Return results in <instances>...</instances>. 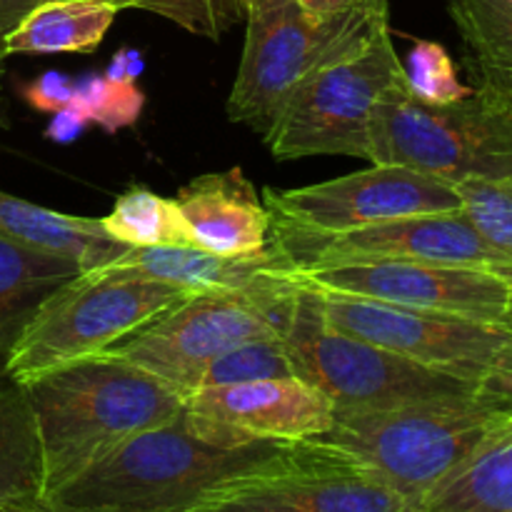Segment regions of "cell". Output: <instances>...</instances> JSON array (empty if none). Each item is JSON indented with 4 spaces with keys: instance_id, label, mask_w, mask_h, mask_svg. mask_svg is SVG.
Instances as JSON below:
<instances>
[{
    "instance_id": "cell-7",
    "label": "cell",
    "mask_w": 512,
    "mask_h": 512,
    "mask_svg": "<svg viewBox=\"0 0 512 512\" xmlns=\"http://www.w3.org/2000/svg\"><path fill=\"white\" fill-rule=\"evenodd\" d=\"M285 345L298 378L318 388L335 410H395L495 388L428 368L333 328L325 318L320 293L305 285H298Z\"/></svg>"
},
{
    "instance_id": "cell-31",
    "label": "cell",
    "mask_w": 512,
    "mask_h": 512,
    "mask_svg": "<svg viewBox=\"0 0 512 512\" xmlns=\"http://www.w3.org/2000/svg\"><path fill=\"white\" fill-rule=\"evenodd\" d=\"M85 125H88V118H85V115L80 113V110L75 108L73 103H70L68 108L53 113L48 128H45V138L53 140V143L68 145V143H73V140H78L80 135H83Z\"/></svg>"
},
{
    "instance_id": "cell-18",
    "label": "cell",
    "mask_w": 512,
    "mask_h": 512,
    "mask_svg": "<svg viewBox=\"0 0 512 512\" xmlns=\"http://www.w3.org/2000/svg\"><path fill=\"white\" fill-rule=\"evenodd\" d=\"M0 233L33 248L68 258L83 270L113 263L128 250L103 230L100 218L65 215L58 210L40 208L23 198L0 190Z\"/></svg>"
},
{
    "instance_id": "cell-8",
    "label": "cell",
    "mask_w": 512,
    "mask_h": 512,
    "mask_svg": "<svg viewBox=\"0 0 512 512\" xmlns=\"http://www.w3.org/2000/svg\"><path fill=\"white\" fill-rule=\"evenodd\" d=\"M298 283L283 278L253 293H198L158 315L108 353L138 365L178 390H198L205 368L220 355L258 338H285Z\"/></svg>"
},
{
    "instance_id": "cell-9",
    "label": "cell",
    "mask_w": 512,
    "mask_h": 512,
    "mask_svg": "<svg viewBox=\"0 0 512 512\" xmlns=\"http://www.w3.org/2000/svg\"><path fill=\"white\" fill-rule=\"evenodd\" d=\"M188 512H423L370 465L333 443H283L263 463L213 485Z\"/></svg>"
},
{
    "instance_id": "cell-17",
    "label": "cell",
    "mask_w": 512,
    "mask_h": 512,
    "mask_svg": "<svg viewBox=\"0 0 512 512\" xmlns=\"http://www.w3.org/2000/svg\"><path fill=\"white\" fill-rule=\"evenodd\" d=\"M110 268L130 270L143 278L175 285L188 293H253L288 278V268L273 248L260 255L225 258L195 245L128 248Z\"/></svg>"
},
{
    "instance_id": "cell-4",
    "label": "cell",
    "mask_w": 512,
    "mask_h": 512,
    "mask_svg": "<svg viewBox=\"0 0 512 512\" xmlns=\"http://www.w3.org/2000/svg\"><path fill=\"white\" fill-rule=\"evenodd\" d=\"M388 0L313 13L298 0H250L245 45L228 98L233 123L268 138L293 90L310 75L363 48L390 25Z\"/></svg>"
},
{
    "instance_id": "cell-1",
    "label": "cell",
    "mask_w": 512,
    "mask_h": 512,
    "mask_svg": "<svg viewBox=\"0 0 512 512\" xmlns=\"http://www.w3.org/2000/svg\"><path fill=\"white\" fill-rule=\"evenodd\" d=\"M43 455V498L133 435L183 415L185 398L113 353L23 385Z\"/></svg>"
},
{
    "instance_id": "cell-6",
    "label": "cell",
    "mask_w": 512,
    "mask_h": 512,
    "mask_svg": "<svg viewBox=\"0 0 512 512\" xmlns=\"http://www.w3.org/2000/svg\"><path fill=\"white\" fill-rule=\"evenodd\" d=\"M190 295L110 265L80 270L25 325L3 363L5 378L23 388L65 365L108 353Z\"/></svg>"
},
{
    "instance_id": "cell-27",
    "label": "cell",
    "mask_w": 512,
    "mask_h": 512,
    "mask_svg": "<svg viewBox=\"0 0 512 512\" xmlns=\"http://www.w3.org/2000/svg\"><path fill=\"white\" fill-rule=\"evenodd\" d=\"M403 70L410 95L425 105H450L473 93L460 80L453 55L435 40H415Z\"/></svg>"
},
{
    "instance_id": "cell-3",
    "label": "cell",
    "mask_w": 512,
    "mask_h": 512,
    "mask_svg": "<svg viewBox=\"0 0 512 512\" xmlns=\"http://www.w3.org/2000/svg\"><path fill=\"white\" fill-rule=\"evenodd\" d=\"M283 443L220 448L185 415L143 430L50 490L40 512H188L213 485L263 463Z\"/></svg>"
},
{
    "instance_id": "cell-32",
    "label": "cell",
    "mask_w": 512,
    "mask_h": 512,
    "mask_svg": "<svg viewBox=\"0 0 512 512\" xmlns=\"http://www.w3.org/2000/svg\"><path fill=\"white\" fill-rule=\"evenodd\" d=\"M43 3H58V0H0V45L3 38L30 13L33 8ZM120 8H123V0H118Z\"/></svg>"
},
{
    "instance_id": "cell-30",
    "label": "cell",
    "mask_w": 512,
    "mask_h": 512,
    "mask_svg": "<svg viewBox=\"0 0 512 512\" xmlns=\"http://www.w3.org/2000/svg\"><path fill=\"white\" fill-rule=\"evenodd\" d=\"M20 98L38 113H58V110L68 108L75 98V80L60 70H48L40 78L30 80L20 88Z\"/></svg>"
},
{
    "instance_id": "cell-11",
    "label": "cell",
    "mask_w": 512,
    "mask_h": 512,
    "mask_svg": "<svg viewBox=\"0 0 512 512\" xmlns=\"http://www.w3.org/2000/svg\"><path fill=\"white\" fill-rule=\"evenodd\" d=\"M318 293L325 318L333 328L418 360L428 368L512 390V323H485L398 308L353 295Z\"/></svg>"
},
{
    "instance_id": "cell-33",
    "label": "cell",
    "mask_w": 512,
    "mask_h": 512,
    "mask_svg": "<svg viewBox=\"0 0 512 512\" xmlns=\"http://www.w3.org/2000/svg\"><path fill=\"white\" fill-rule=\"evenodd\" d=\"M303 8L313 10V13H335V10L353 8V5L363 3V0H298Z\"/></svg>"
},
{
    "instance_id": "cell-12",
    "label": "cell",
    "mask_w": 512,
    "mask_h": 512,
    "mask_svg": "<svg viewBox=\"0 0 512 512\" xmlns=\"http://www.w3.org/2000/svg\"><path fill=\"white\" fill-rule=\"evenodd\" d=\"M268 245L288 273L350 263H438L493 270L512 278V260L485 243L463 213L410 215L345 233H310L270 223Z\"/></svg>"
},
{
    "instance_id": "cell-28",
    "label": "cell",
    "mask_w": 512,
    "mask_h": 512,
    "mask_svg": "<svg viewBox=\"0 0 512 512\" xmlns=\"http://www.w3.org/2000/svg\"><path fill=\"white\" fill-rule=\"evenodd\" d=\"M73 105L88 118V123L100 125L105 133L138 123L145 108V93L138 83H118L105 73H90L75 80Z\"/></svg>"
},
{
    "instance_id": "cell-20",
    "label": "cell",
    "mask_w": 512,
    "mask_h": 512,
    "mask_svg": "<svg viewBox=\"0 0 512 512\" xmlns=\"http://www.w3.org/2000/svg\"><path fill=\"white\" fill-rule=\"evenodd\" d=\"M118 0H58L30 10L3 38L8 55H90L120 13Z\"/></svg>"
},
{
    "instance_id": "cell-23",
    "label": "cell",
    "mask_w": 512,
    "mask_h": 512,
    "mask_svg": "<svg viewBox=\"0 0 512 512\" xmlns=\"http://www.w3.org/2000/svg\"><path fill=\"white\" fill-rule=\"evenodd\" d=\"M475 78L512 83V0H448Z\"/></svg>"
},
{
    "instance_id": "cell-34",
    "label": "cell",
    "mask_w": 512,
    "mask_h": 512,
    "mask_svg": "<svg viewBox=\"0 0 512 512\" xmlns=\"http://www.w3.org/2000/svg\"><path fill=\"white\" fill-rule=\"evenodd\" d=\"M105 75L110 80H118V83H138V80H130L128 75V58H125V48H120L115 53V58L110 60V65L105 68Z\"/></svg>"
},
{
    "instance_id": "cell-22",
    "label": "cell",
    "mask_w": 512,
    "mask_h": 512,
    "mask_svg": "<svg viewBox=\"0 0 512 512\" xmlns=\"http://www.w3.org/2000/svg\"><path fill=\"white\" fill-rule=\"evenodd\" d=\"M423 512H512V425L445 480Z\"/></svg>"
},
{
    "instance_id": "cell-5",
    "label": "cell",
    "mask_w": 512,
    "mask_h": 512,
    "mask_svg": "<svg viewBox=\"0 0 512 512\" xmlns=\"http://www.w3.org/2000/svg\"><path fill=\"white\" fill-rule=\"evenodd\" d=\"M370 163L448 183L512 180V83L475 78L473 93L450 105H425L395 85L373 113Z\"/></svg>"
},
{
    "instance_id": "cell-25",
    "label": "cell",
    "mask_w": 512,
    "mask_h": 512,
    "mask_svg": "<svg viewBox=\"0 0 512 512\" xmlns=\"http://www.w3.org/2000/svg\"><path fill=\"white\" fill-rule=\"evenodd\" d=\"M268 378H298L285 338H278V335L248 340V343L235 345L233 350L220 355L205 368L198 390Z\"/></svg>"
},
{
    "instance_id": "cell-35",
    "label": "cell",
    "mask_w": 512,
    "mask_h": 512,
    "mask_svg": "<svg viewBox=\"0 0 512 512\" xmlns=\"http://www.w3.org/2000/svg\"><path fill=\"white\" fill-rule=\"evenodd\" d=\"M125 58H128V75L130 80H138L140 73L145 70V58L140 50L135 48H125Z\"/></svg>"
},
{
    "instance_id": "cell-2",
    "label": "cell",
    "mask_w": 512,
    "mask_h": 512,
    "mask_svg": "<svg viewBox=\"0 0 512 512\" xmlns=\"http://www.w3.org/2000/svg\"><path fill=\"white\" fill-rule=\"evenodd\" d=\"M512 425V390L395 410H335L320 440L348 450L423 510V503Z\"/></svg>"
},
{
    "instance_id": "cell-19",
    "label": "cell",
    "mask_w": 512,
    "mask_h": 512,
    "mask_svg": "<svg viewBox=\"0 0 512 512\" xmlns=\"http://www.w3.org/2000/svg\"><path fill=\"white\" fill-rule=\"evenodd\" d=\"M80 270L73 260L0 233V363L48 295Z\"/></svg>"
},
{
    "instance_id": "cell-15",
    "label": "cell",
    "mask_w": 512,
    "mask_h": 512,
    "mask_svg": "<svg viewBox=\"0 0 512 512\" xmlns=\"http://www.w3.org/2000/svg\"><path fill=\"white\" fill-rule=\"evenodd\" d=\"M183 415L208 443L243 448L320 438L333 425L335 405L303 378H268L195 390Z\"/></svg>"
},
{
    "instance_id": "cell-10",
    "label": "cell",
    "mask_w": 512,
    "mask_h": 512,
    "mask_svg": "<svg viewBox=\"0 0 512 512\" xmlns=\"http://www.w3.org/2000/svg\"><path fill=\"white\" fill-rule=\"evenodd\" d=\"M405 83L390 25L348 58L328 65L293 90L268 133L275 160L348 155L370 160V123L385 93Z\"/></svg>"
},
{
    "instance_id": "cell-29",
    "label": "cell",
    "mask_w": 512,
    "mask_h": 512,
    "mask_svg": "<svg viewBox=\"0 0 512 512\" xmlns=\"http://www.w3.org/2000/svg\"><path fill=\"white\" fill-rule=\"evenodd\" d=\"M250 0H123V10H148L200 38L220 40L245 20Z\"/></svg>"
},
{
    "instance_id": "cell-14",
    "label": "cell",
    "mask_w": 512,
    "mask_h": 512,
    "mask_svg": "<svg viewBox=\"0 0 512 512\" xmlns=\"http://www.w3.org/2000/svg\"><path fill=\"white\" fill-rule=\"evenodd\" d=\"M288 275L298 285L323 293L485 323H512V278L493 270L438 263H350Z\"/></svg>"
},
{
    "instance_id": "cell-13",
    "label": "cell",
    "mask_w": 512,
    "mask_h": 512,
    "mask_svg": "<svg viewBox=\"0 0 512 512\" xmlns=\"http://www.w3.org/2000/svg\"><path fill=\"white\" fill-rule=\"evenodd\" d=\"M263 203L270 223L310 233H345L410 215L460 213L455 183L400 165H373L303 188H265Z\"/></svg>"
},
{
    "instance_id": "cell-24",
    "label": "cell",
    "mask_w": 512,
    "mask_h": 512,
    "mask_svg": "<svg viewBox=\"0 0 512 512\" xmlns=\"http://www.w3.org/2000/svg\"><path fill=\"white\" fill-rule=\"evenodd\" d=\"M100 223L110 238L128 248L193 245L175 198L153 193L145 185H130L123 195H118L113 210L103 215Z\"/></svg>"
},
{
    "instance_id": "cell-26",
    "label": "cell",
    "mask_w": 512,
    "mask_h": 512,
    "mask_svg": "<svg viewBox=\"0 0 512 512\" xmlns=\"http://www.w3.org/2000/svg\"><path fill=\"white\" fill-rule=\"evenodd\" d=\"M460 213L485 243L512 260V180L465 178L455 183Z\"/></svg>"
},
{
    "instance_id": "cell-16",
    "label": "cell",
    "mask_w": 512,
    "mask_h": 512,
    "mask_svg": "<svg viewBox=\"0 0 512 512\" xmlns=\"http://www.w3.org/2000/svg\"><path fill=\"white\" fill-rule=\"evenodd\" d=\"M193 245L225 258L268 250L270 213L240 168L190 180L175 195Z\"/></svg>"
},
{
    "instance_id": "cell-21",
    "label": "cell",
    "mask_w": 512,
    "mask_h": 512,
    "mask_svg": "<svg viewBox=\"0 0 512 512\" xmlns=\"http://www.w3.org/2000/svg\"><path fill=\"white\" fill-rule=\"evenodd\" d=\"M43 455L28 395L0 380V512H40Z\"/></svg>"
},
{
    "instance_id": "cell-36",
    "label": "cell",
    "mask_w": 512,
    "mask_h": 512,
    "mask_svg": "<svg viewBox=\"0 0 512 512\" xmlns=\"http://www.w3.org/2000/svg\"><path fill=\"white\" fill-rule=\"evenodd\" d=\"M3 60H5V53H3V45H0V68H3Z\"/></svg>"
}]
</instances>
